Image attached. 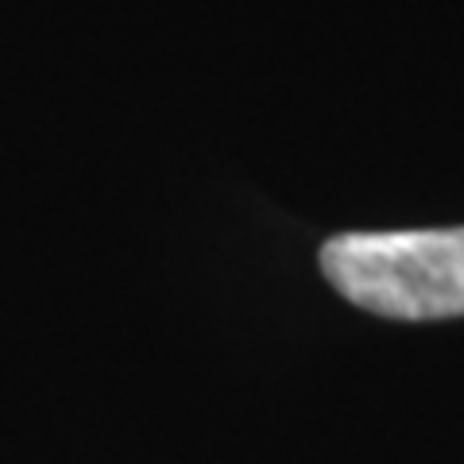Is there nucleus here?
<instances>
[{
	"mask_svg": "<svg viewBox=\"0 0 464 464\" xmlns=\"http://www.w3.org/2000/svg\"><path fill=\"white\" fill-rule=\"evenodd\" d=\"M322 271L341 298L375 317H464V228L344 232L325 240Z\"/></svg>",
	"mask_w": 464,
	"mask_h": 464,
	"instance_id": "f257e3e1",
	"label": "nucleus"
}]
</instances>
